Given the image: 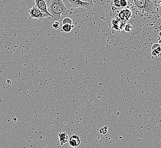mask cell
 <instances>
[{"label": "cell", "instance_id": "obj_13", "mask_svg": "<svg viewBox=\"0 0 161 148\" xmlns=\"http://www.w3.org/2000/svg\"><path fill=\"white\" fill-rule=\"evenodd\" d=\"M72 20L71 18L67 17V18H65L62 20V25H66V24H69V25H72Z\"/></svg>", "mask_w": 161, "mask_h": 148}, {"label": "cell", "instance_id": "obj_4", "mask_svg": "<svg viewBox=\"0 0 161 148\" xmlns=\"http://www.w3.org/2000/svg\"><path fill=\"white\" fill-rule=\"evenodd\" d=\"M35 6H37L38 8L40 9L41 12L47 16V18L49 19L50 20H53V17L50 15L47 6L46 1L44 0H35Z\"/></svg>", "mask_w": 161, "mask_h": 148}, {"label": "cell", "instance_id": "obj_7", "mask_svg": "<svg viewBox=\"0 0 161 148\" xmlns=\"http://www.w3.org/2000/svg\"><path fill=\"white\" fill-rule=\"evenodd\" d=\"M68 142L70 146L73 148H76L80 145L81 139L77 135H73L69 138Z\"/></svg>", "mask_w": 161, "mask_h": 148}, {"label": "cell", "instance_id": "obj_11", "mask_svg": "<svg viewBox=\"0 0 161 148\" xmlns=\"http://www.w3.org/2000/svg\"><path fill=\"white\" fill-rule=\"evenodd\" d=\"M161 53V47H159L157 49L152 50V54L154 56H158Z\"/></svg>", "mask_w": 161, "mask_h": 148}, {"label": "cell", "instance_id": "obj_18", "mask_svg": "<svg viewBox=\"0 0 161 148\" xmlns=\"http://www.w3.org/2000/svg\"><path fill=\"white\" fill-rule=\"evenodd\" d=\"M160 45L159 44H154L153 45V46L152 47V50H153L155 49H157L159 47H160Z\"/></svg>", "mask_w": 161, "mask_h": 148}, {"label": "cell", "instance_id": "obj_1", "mask_svg": "<svg viewBox=\"0 0 161 148\" xmlns=\"http://www.w3.org/2000/svg\"><path fill=\"white\" fill-rule=\"evenodd\" d=\"M48 12L53 17V20L58 21L62 18V16L65 15L68 9L66 7L62 0H49L46 1Z\"/></svg>", "mask_w": 161, "mask_h": 148}, {"label": "cell", "instance_id": "obj_9", "mask_svg": "<svg viewBox=\"0 0 161 148\" xmlns=\"http://www.w3.org/2000/svg\"><path fill=\"white\" fill-rule=\"evenodd\" d=\"M133 24L131 22V21H129V22H126V25L125 26V28H124V30H125V32H126L127 33H131L133 31L134 28Z\"/></svg>", "mask_w": 161, "mask_h": 148}, {"label": "cell", "instance_id": "obj_6", "mask_svg": "<svg viewBox=\"0 0 161 148\" xmlns=\"http://www.w3.org/2000/svg\"><path fill=\"white\" fill-rule=\"evenodd\" d=\"M28 13L31 18L34 19L36 20L42 19L45 17H47V16L41 12L37 6H33L31 8L28 10Z\"/></svg>", "mask_w": 161, "mask_h": 148}, {"label": "cell", "instance_id": "obj_12", "mask_svg": "<svg viewBox=\"0 0 161 148\" xmlns=\"http://www.w3.org/2000/svg\"><path fill=\"white\" fill-rule=\"evenodd\" d=\"M120 31H121V30L119 29L118 25H116V26H112V31H111V32H112L113 34H118V33H119Z\"/></svg>", "mask_w": 161, "mask_h": 148}, {"label": "cell", "instance_id": "obj_2", "mask_svg": "<svg viewBox=\"0 0 161 148\" xmlns=\"http://www.w3.org/2000/svg\"><path fill=\"white\" fill-rule=\"evenodd\" d=\"M131 3L134 10L139 16H145L150 14L154 9V4L151 1L148 0H136L129 2Z\"/></svg>", "mask_w": 161, "mask_h": 148}, {"label": "cell", "instance_id": "obj_16", "mask_svg": "<svg viewBox=\"0 0 161 148\" xmlns=\"http://www.w3.org/2000/svg\"><path fill=\"white\" fill-rule=\"evenodd\" d=\"M120 5H121V8H125V7H126L128 5V2L125 0H121Z\"/></svg>", "mask_w": 161, "mask_h": 148}, {"label": "cell", "instance_id": "obj_14", "mask_svg": "<svg viewBox=\"0 0 161 148\" xmlns=\"http://www.w3.org/2000/svg\"><path fill=\"white\" fill-rule=\"evenodd\" d=\"M112 5H113V6L115 8H116V9H118V8H121L120 1H119V0H114V1H113Z\"/></svg>", "mask_w": 161, "mask_h": 148}, {"label": "cell", "instance_id": "obj_17", "mask_svg": "<svg viewBox=\"0 0 161 148\" xmlns=\"http://www.w3.org/2000/svg\"><path fill=\"white\" fill-rule=\"evenodd\" d=\"M59 26H60V24H59V22L58 21H55L53 23V25H52V27H53L54 29L57 30V29H59Z\"/></svg>", "mask_w": 161, "mask_h": 148}, {"label": "cell", "instance_id": "obj_5", "mask_svg": "<svg viewBox=\"0 0 161 148\" xmlns=\"http://www.w3.org/2000/svg\"><path fill=\"white\" fill-rule=\"evenodd\" d=\"M117 18L122 21L129 22L132 17V12L131 10L127 8H123L117 14Z\"/></svg>", "mask_w": 161, "mask_h": 148}, {"label": "cell", "instance_id": "obj_8", "mask_svg": "<svg viewBox=\"0 0 161 148\" xmlns=\"http://www.w3.org/2000/svg\"><path fill=\"white\" fill-rule=\"evenodd\" d=\"M58 139H59L60 145L62 146L64 145L66 143L69 141V136L67 133L61 132L59 133L58 134Z\"/></svg>", "mask_w": 161, "mask_h": 148}, {"label": "cell", "instance_id": "obj_20", "mask_svg": "<svg viewBox=\"0 0 161 148\" xmlns=\"http://www.w3.org/2000/svg\"><path fill=\"white\" fill-rule=\"evenodd\" d=\"M160 5H161V2H160Z\"/></svg>", "mask_w": 161, "mask_h": 148}, {"label": "cell", "instance_id": "obj_3", "mask_svg": "<svg viewBox=\"0 0 161 148\" xmlns=\"http://www.w3.org/2000/svg\"><path fill=\"white\" fill-rule=\"evenodd\" d=\"M63 3L68 9L71 7H75L82 9H90L93 5L92 1H82L79 0H63Z\"/></svg>", "mask_w": 161, "mask_h": 148}, {"label": "cell", "instance_id": "obj_19", "mask_svg": "<svg viewBox=\"0 0 161 148\" xmlns=\"http://www.w3.org/2000/svg\"><path fill=\"white\" fill-rule=\"evenodd\" d=\"M159 35H160V36L161 37V31L160 32V33H159Z\"/></svg>", "mask_w": 161, "mask_h": 148}, {"label": "cell", "instance_id": "obj_10", "mask_svg": "<svg viewBox=\"0 0 161 148\" xmlns=\"http://www.w3.org/2000/svg\"><path fill=\"white\" fill-rule=\"evenodd\" d=\"M75 26L73 25H64L62 26V29L61 30L64 31L65 33H70V31L74 29Z\"/></svg>", "mask_w": 161, "mask_h": 148}, {"label": "cell", "instance_id": "obj_15", "mask_svg": "<svg viewBox=\"0 0 161 148\" xmlns=\"http://www.w3.org/2000/svg\"><path fill=\"white\" fill-rule=\"evenodd\" d=\"M108 131V126H105L103 127L99 130V133L102 134V135H106Z\"/></svg>", "mask_w": 161, "mask_h": 148}]
</instances>
